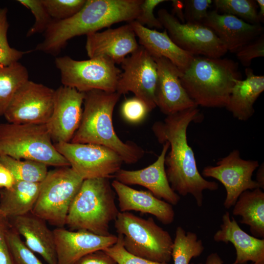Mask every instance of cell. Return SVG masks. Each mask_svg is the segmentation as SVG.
I'll list each match as a JSON object with an SVG mask.
<instances>
[{"label": "cell", "instance_id": "6da1fadb", "mask_svg": "<svg viewBox=\"0 0 264 264\" xmlns=\"http://www.w3.org/2000/svg\"><path fill=\"white\" fill-rule=\"evenodd\" d=\"M202 119L203 115L196 106L167 115L163 121L155 122L152 128L159 143L168 142L170 144L165 166L171 188L178 195L193 196L199 207L203 204L204 191H213L219 188L217 183L205 179L199 173L194 152L187 141L188 126Z\"/></svg>", "mask_w": 264, "mask_h": 264}, {"label": "cell", "instance_id": "7a4b0ae2", "mask_svg": "<svg viewBox=\"0 0 264 264\" xmlns=\"http://www.w3.org/2000/svg\"><path fill=\"white\" fill-rule=\"evenodd\" d=\"M142 0H86L81 9L72 17L53 20L35 50L57 54L72 38L97 32L116 23L135 21Z\"/></svg>", "mask_w": 264, "mask_h": 264}, {"label": "cell", "instance_id": "3957f363", "mask_svg": "<svg viewBox=\"0 0 264 264\" xmlns=\"http://www.w3.org/2000/svg\"><path fill=\"white\" fill-rule=\"evenodd\" d=\"M120 96L117 92L101 90L85 92L81 121L70 142L108 147L117 153L123 162L133 164L142 157L144 151L132 142H123L115 132L112 115Z\"/></svg>", "mask_w": 264, "mask_h": 264}, {"label": "cell", "instance_id": "277c9868", "mask_svg": "<svg viewBox=\"0 0 264 264\" xmlns=\"http://www.w3.org/2000/svg\"><path fill=\"white\" fill-rule=\"evenodd\" d=\"M237 62L227 58L194 56L180 77L181 84L196 105L225 107L235 79H241Z\"/></svg>", "mask_w": 264, "mask_h": 264}, {"label": "cell", "instance_id": "5b68a950", "mask_svg": "<svg viewBox=\"0 0 264 264\" xmlns=\"http://www.w3.org/2000/svg\"><path fill=\"white\" fill-rule=\"evenodd\" d=\"M115 194L109 178L84 179L71 203L66 225L71 230L110 235V224L119 213Z\"/></svg>", "mask_w": 264, "mask_h": 264}, {"label": "cell", "instance_id": "8992f818", "mask_svg": "<svg viewBox=\"0 0 264 264\" xmlns=\"http://www.w3.org/2000/svg\"><path fill=\"white\" fill-rule=\"evenodd\" d=\"M48 166H70L52 143L45 124H0V155Z\"/></svg>", "mask_w": 264, "mask_h": 264}, {"label": "cell", "instance_id": "52a82bcc", "mask_svg": "<svg viewBox=\"0 0 264 264\" xmlns=\"http://www.w3.org/2000/svg\"><path fill=\"white\" fill-rule=\"evenodd\" d=\"M114 227L122 236L123 246L130 253L157 263L171 261L173 240L152 218L145 219L129 212H119Z\"/></svg>", "mask_w": 264, "mask_h": 264}, {"label": "cell", "instance_id": "ba28073f", "mask_svg": "<svg viewBox=\"0 0 264 264\" xmlns=\"http://www.w3.org/2000/svg\"><path fill=\"white\" fill-rule=\"evenodd\" d=\"M83 180L70 166L48 171L40 182L32 213L51 225L64 227L71 203Z\"/></svg>", "mask_w": 264, "mask_h": 264}, {"label": "cell", "instance_id": "9c48e42d", "mask_svg": "<svg viewBox=\"0 0 264 264\" xmlns=\"http://www.w3.org/2000/svg\"><path fill=\"white\" fill-rule=\"evenodd\" d=\"M62 85L86 92L92 90L116 92L122 72L110 61L102 58L75 60L69 56L57 57Z\"/></svg>", "mask_w": 264, "mask_h": 264}, {"label": "cell", "instance_id": "30bf717a", "mask_svg": "<svg viewBox=\"0 0 264 264\" xmlns=\"http://www.w3.org/2000/svg\"><path fill=\"white\" fill-rule=\"evenodd\" d=\"M54 145L84 180L110 178L121 169L123 163L117 153L102 145L70 142L55 143Z\"/></svg>", "mask_w": 264, "mask_h": 264}, {"label": "cell", "instance_id": "8fae6325", "mask_svg": "<svg viewBox=\"0 0 264 264\" xmlns=\"http://www.w3.org/2000/svg\"><path fill=\"white\" fill-rule=\"evenodd\" d=\"M158 19L172 41L194 56L221 58L228 50L215 33L202 23H181L165 9L158 11Z\"/></svg>", "mask_w": 264, "mask_h": 264}, {"label": "cell", "instance_id": "7c38bea8", "mask_svg": "<svg viewBox=\"0 0 264 264\" xmlns=\"http://www.w3.org/2000/svg\"><path fill=\"white\" fill-rule=\"evenodd\" d=\"M121 64L123 71L118 81L116 92L121 95L132 92L152 110L156 107L157 66L154 58L139 45Z\"/></svg>", "mask_w": 264, "mask_h": 264}, {"label": "cell", "instance_id": "4fadbf2b", "mask_svg": "<svg viewBox=\"0 0 264 264\" xmlns=\"http://www.w3.org/2000/svg\"><path fill=\"white\" fill-rule=\"evenodd\" d=\"M54 92L28 80L16 91L3 116L11 123L45 124L52 114Z\"/></svg>", "mask_w": 264, "mask_h": 264}, {"label": "cell", "instance_id": "5bb4252c", "mask_svg": "<svg viewBox=\"0 0 264 264\" xmlns=\"http://www.w3.org/2000/svg\"><path fill=\"white\" fill-rule=\"evenodd\" d=\"M259 166L257 160L243 159L241 157L240 151L234 150L220 159L216 166L204 167L202 176L215 178L224 186L226 195L223 206L229 209L242 192L260 188L252 178Z\"/></svg>", "mask_w": 264, "mask_h": 264}, {"label": "cell", "instance_id": "9a60e30c", "mask_svg": "<svg viewBox=\"0 0 264 264\" xmlns=\"http://www.w3.org/2000/svg\"><path fill=\"white\" fill-rule=\"evenodd\" d=\"M85 92L61 86L55 90L52 114L45 124L52 140L69 142L79 128Z\"/></svg>", "mask_w": 264, "mask_h": 264}, {"label": "cell", "instance_id": "2e32d148", "mask_svg": "<svg viewBox=\"0 0 264 264\" xmlns=\"http://www.w3.org/2000/svg\"><path fill=\"white\" fill-rule=\"evenodd\" d=\"M157 66L156 107L166 115L197 106L183 88L179 68L164 57L154 58Z\"/></svg>", "mask_w": 264, "mask_h": 264}, {"label": "cell", "instance_id": "e0dca14e", "mask_svg": "<svg viewBox=\"0 0 264 264\" xmlns=\"http://www.w3.org/2000/svg\"><path fill=\"white\" fill-rule=\"evenodd\" d=\"M57 264H74L83 256L103 250L113 245L117 236H100L85 230H71L64 227L53 230Z\"/></svg>", "mask_w": 264, "mask_h": 264}, {"label": "cell", "instance_id": "ac0fdd59", "mask_svg": "<svg viewBox=\"0 0 264 264\" xmlns=\"http://www.w3.org/2000/svg\"><path fill=\"white\" fill-rule=\"evenodd\" d=\"M135 34L129 23L113 29L87 35L86 49L89 58L106 59L121 64L128 54L139 47Z\"/></svg>", "mask_w": 264, "mask_h": 264}, {"label": "cell", "instance_id": "d6986e66", "mask_svg": "<svg viewBox=\"0 0 264 264\" xmlns=\"http://www.w3.org/2000/svg\"><path fill=\"white\" fill-rule=\"evenodd\" d=\"M161 152L153 164L138 170L120 169L116 172L115 179L125 185H139L147 188L158 198L172 205H176L180 197L171 188L165 170V160L170 144H162Z\"/></svg>", "mask_w": 264, "mask_h": 264}, {"label": "cell", "instance_id": "ffe728a7", "mask_svg": "<svg viewBox=\"0 0 264 264\" xmlns=\"http://www.w3.org/2000/svg\"><path fill=\"white\" fill-rule=\"evenodd\" d=\"M202 24L210 28L232 53L264 33L261 24H251L232 15L220 14L216 9L208 12Z\"/></svg>", "mask_w": 264, "mask_h": 264}, {"label": "cell", "instance_id": "44dd1931", "mask_svg": "<svg viewBox=\"0 0 264 264\" xmlns=\"http://www.w3.org/2000/svg\"><path fill=\"white\" fill-rule=\"evenodd\" d=\"M111 185L118 197L119 212L134 211L150 214L165 225L174 221L175 214L173 205L158 198L150 191L134 189L116 179Z\"/></svg>", "mask_w": 264, "mask_h": 264}, {"label": "cell", "instance_id": "7402d4cb", "mask_svg": "<svg viewBox=\"0 0 264 264\" xmlns=\"http://www.w3.org/2000/svg\"><path fill=\"white\" fill-rule=\"evenodd\" d=\"M216 242H230L236 252L235 264H264V239L256 238L244 231L226 211L222 217L220 229L214 235Z\"/></svg>", "mask_w": 264, "mask_h": 264}, {"label": "cell", "instance_id": "603a6c76", "mask_svg": "<svg viewBox=\"0 0 264 264\" xmlns=\"http://www.w3.org/2000/svg\"><path fill=\"white\" fill-rule=\"evenodd\" d=\"M12 227L24 239L26 246L41 255L48 264H57L53 230L46 221L30 212L9 220Z\"/></svg>", "mask_w": 264, "mask_h": 264}, {"label": "cell", "instance_id": "cb8c5ba5", "mask_svg": "<svg viewBox=\"0 0 264 264\" xmlns=\"http://www.w3.org/2000/svg\"><path fill=\"white\" fill-rule=\"evenodd\" d=\"M140 45L153 58L164 57L169 60L183 72L189 66L194 55L178 47L171 39L166 30L159 32L144 26L135 21L129 22Z\"/></svg>", "mask_w": 264, "mask_h": 264}, {"label": "cell", "instance_id": "d4e9b609", "mask_svg": "<svg viewBox=\"0 0 264 264\" xmlns=\"http://www.w3.org/2000/svg\"><path fill=\"white\" fill-rule=\"evenodd\" d=\"M244 80L235 79L228 103L225 108L233 117L247 121L255 112L254 104L264 90V75H255L249 67L245 69Z\"/></svg>", "mask_w": 264, "mask_h": 264}, {"label": "cell", "instance_id": "484cf974", "mask_svg": "<svg viewBox=\"0 0 264 264\" xmlns=\"http://www.w3.org/2000/svg\"><path fill=\"white\" fill-rule=\"evenodd\" d=\"M40 183L16 181L1 193L0 216L8 220L31 212L37 200Z\"/></svg>", "mask_w": 264, "mask_h": 264}, {"label": "cell", "instance_id": "4316f807", "mask_svg": "<svg viewBox=\"0 0 264 264\" xmlns=\"http://www.w3.org/2000/svg\"><path fill=\"white\" fill-rule=\"evenodd\" d=\"M232 213L241 217L240 223L249 227L252 236L264 238V193L259 188L246 190L239 197Z\"/></svg>", "mask_w": 264, "mask_h": 264}, {"label": "cell", "instance_id": "83f0119b", "mask_svg": "<svg viewBox=\"0 0 264 264\" xmlns=\"http://www.w3.org/2000/svg\"><path fill=\"white\" fill-rule=\"evenodd\" d=\"M29 80L26 68L19 62L0 64V116L4 112L18 89Z\"/></svg>", "mask_w": 264, "mask_h": 264}, {"label": "cell", "instance_id": "f1b7e54d", "mask_svg": "<svg viewBox=\"0 0 264 264\" xmlns=\"http://www.w3.org/2000/svg\"><path fill=\"white\" fill-rule=\"evenodd\" d=\"M204 250L203 242L195 233L186 232L181 226L176 228L172 251L174 264H190L192 259L199 256Z\"/></svg>", "mask_w": 264, "mask_h": 264}, {"label": "cell", "instance_id": "f546056e", "mask_svg": "<svg viewBox=\"0 0 264 264\" xmlns=\"http://www.w3.org/2000/svg\"><path fill=\"white\" fill-rule=\"evenodd\" d=\"M0 162L10 171L16 181L40 183L48 172L46 165L33 160H22L1 155Z\"/></svg>", "mask_w": 264, "mask_h": 264}, {"label": "cell", "instance_id": "4dcf8cb0", "mask_svg": "<svg viewBox=\"0 0 264 264\" xmlns=\"http://www.w3.org/2000/svg\"><path fill=\"white\" fill-rule=\"evenodd\" d=\"M216 10L236 16L251 24H261L254 0H214Z\"/></svg>", "mask_w": 264, "mask_h": 264}, {"label": "cell", "instance_id": "1f68e13d", "mask_svg": "<svg viewBox=\"0 0 264 264\" xmlns=\"http://www.w3.org/2000/svg\"><path fill=\"white\" fill-rule=\"evenodd\" d=\"M6 239L14 264H43L12 226L7 232Z\"/></svg>", "mask_w": 264, "mask_h": 264}, {"label": "cell", "instance_id": "d6a6232c", "mask_svg": "<svg viewBox=\"0 0 264 264\" xmlns=\"http://www.w3.org/2000/svg\"><path fill=\"white\" fill-rule=\"evenodd\" d=\"M6 7L0 8V64L7 66L18 62L26 53L11 47L7 40L9 23Z\"/></svg>", "mask_w": 264, "mask_h": 264}, {"label": "cell", "instance_id": "836d02e7", "mask_svg": "<svg viewBox=\"0 0 264 264\" xmlns=\"http://www.w3.org/2000/svg\"><path fill=\"white\" fill-rule=\"evenodd\" d=\"M29 9L35 17V22L28 31L26 37L44 32L53 21L42 0H18Z\"/></svg>", "mask_w": 264, "mask_h": 264}, {"label": "cell", "instance_id": "e575fe53", "mask_svg": "<svg viewBox=\"0 0 264 264\" xmlns=\"http://www.w3.org/2000/svg\"><path fill=\"white\" fill-rule=\"evenodd\" d=\"M49 14L53 20L68 19L83 7L86 0H42Z\"/></svg>", "mask_w": 264, "mask_h": 264}, {"label": "cell", "instance_id": "d590c367", "mask_svg": "<svg viewBox=\"0 0 264 264\" xmlns=\"http://www.w3.org/2000/svg\"><path fill=\"white\" fill-rule=\"evenodd\" d=\"M113 258L117 264H168L151 261L133 255L127 251L123 244L122 236L117 235V242L103 250Z\"/></svg>", "mask_w": 264, "mask_h": 264}, {"label": "cell", "instance_id": "8d00e7d4", "mask_svg": "<svg viewBox=\"0 0 264 264\" xmlns=\"http://www.w3.org/2000/svg\"><path fill=\"white\" fill-rule=\"evenodd\" d=\"M241 64L248 67L253 59L264 57V34L243 45L235 53Z\"/></svg>", "mask_w": 264, "mask_h": 264}, {"label": "cell", "instance_id": "74e56055", "mask_svg": "<svg viewBox=\"0 0 264 264\" xmlns=\"http://www.w3.org/2000/svg\"><path fill=\"white\" fill-rule=\"evenodd\" d=\"M184 2V14L186 23H202L208 15V9L212 0H186Z\"/></svg>", "mask_w": 264, "mask_h": 264}, {"label": "cell", "instance_id": "f35d334b", "mask_svg": "<svg viewBox=\"0 0 264 264\" xmlns=\"http://www.w3.org/2000/svg\"><path fill=\"white\" fill-rule=\"evenodd\" d=\"M150 111L145 103L135 96L125 100L121 108L124 119L131 123L140 122Z\"/></svg>", "mask_w": 264, "mask_h": 264}, {"label": "cell", "instance_id": "ab89813d", "mask_svg": "<svg viewBox=\"0 0 264 264\" xmlns=\"http://www.w3.org/2000/svg\"><path fill=\"white\" fill-rule=\"evenodd\" d=\"M165 0H142L140 5L139 12L135 21L140 24L146 25L148 28L162 29L163 26L154 14V9Z\"/></svg>", "mask_w": 264, "mask_h": 264}, {"label": "cell", "instance_id": "60d3db41", "mask_svg": "<svg viewBox=\"0 0 264 264\" xmlns=\"http://www.w3.org/2000/svg\"><path fill=\"white\" fill-rule=\"evenodd\" d=\"M11 226L9 220L0 216V264H14L6 239Z\"/></svg>", "mask_w": 264, "mask_h": 264}, {"label": "cell", "instance_id": "b9f144b4", "mask_svg": "<svg viewBox=\"0 0 264 264\" xmlns=\"http://www.w3.org/2000/svg\"><path fill=\"white\" fill-rule=\"evenodd\" d=\"M74 264H117L103 250L90 253L76 261Z\"/></svg>", "mask_w": 264, "mask_h": 264}, {"label": "cell", "instance_id": "7bdbcfd3", "mask_svg": "<svg viewBox=\"0 0 264 264\" xmlns=\"http://www.w3.org/2000/svg\"><path fill=\"white\" fill-rule=\"evenodd\" d=\"M16 180L10 171L0 162V187L11 188Z\"/></svg>", "mask_w": 264, "mask_h": 264}, {"label": "cell", "instance_id": "ee69618b", "mask_svg": "<svg viewBox=\"0 0 264 264\" xmlns=\"http://www.w3.org/2000/svg\"><path fill=\"white\" fill-rule=\"evenodd\" d=\"M172 5L173 11L175 13L179 22L181 23H185L184 14V2L181 0H172Z\"/></svg>", "mask_w": 264, "mask_h": 264}, {"label": "cell", "instance_id": "f6af8a7d", "mask_svg": "<svg viewBox=\"0 0 264 264\" xmlns=\"http://www.w3.org/2000/svg\"><path fill=\"white\" fill-rule=\"evenodd\" d=\"M191 264H195L191 263ZM198 264H203L199 263ZM205 264H224L223 261L217 253H212L210 254L206 258ZM231 264H235L233 263Z\"/></svg>", "mask_w": 264, "mask_h": 264}, {"label": "cell", "instance_id": "bcb514c9", "mask_svg": "<svg viewBox=\"0 0 264 264\" xmlns=\"http://www.w3.org/2000/svg\"><path fill=\"white\" fill-rule=\"evenodd\" d=\"M258 171L256 175V180L259 184L260 188L262 189L264 188V163H262L258 168Z\"/></svg>", "mask_w": 264, "mask_h": 264}, {"label": "cell", "instance_id": "7dc6e473", "mask_svg": "<svg viewBox=\"0 0 264 264\" xmlns=\"http://www.w3.org/2000/svg\"><path fill=\"white\" fill-rule=\"evenodd\" d=\"M256 1L260 9L259 11L258 12V15L261 23L264 22V0H256Z\"/></svg>", "mask_w": 264, "mask_h": 264}]
</instances>
